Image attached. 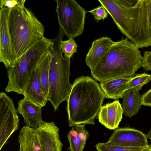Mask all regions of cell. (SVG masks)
<instances>
[{"label":"cell","mask_w":151,"mask_h":151,"mask_svg":"<svg viewBox=\"0 0 151 151\" xmlns=\"http://www.w3.org/2000/svg\"><path fill=\"white\" fill-rule=\"evenodd\" d=\"M132 77H124L100 82V87L105 97L113 99L122 98L129 89V82Z\"/></svg>","instance_id":"obj_15"},{"label":"cell","mask_w":151,"mask_h":151,"mask_svg":"<svg viewBox=\"0 0 151 151\" xmlns=\"http://www.w3.org/2000/svg\"><path fill=\"white\" fill-rule=\"evenodd\" d=\"M19 120L13 101L3 92L0 93V150L19 127Z\"/></svg>","instance_id":"obj_8"},{"label":"cell","mask_w":151,"mask_h":151,"mask_svg":"<svg viewBox=\"0 0 151 151\" xmlns=\"http://www.w3.org/2000/svg\"><path fill=\"white\" fill-rule=\"evenodd\" d=\"M120 6L126 9L134 7L137 4L138 0H114Z\"/></svg>","instance_id":"obj_27"},{"label":"cell","mask_w":151,"mask_h":151,"mask_svg":"<svg viewBox=\"0 0 151 151\" xmlns=\"http://www.w3.org/2000/svg\"><path fill=\"white\" fill-rule=\"evenodd\" d=\"M10 9L4 7L0 11V61L7 69L14 67L17 61L8 27V17Z\"/></svg>","instance_id":"obj_9"},{"label":"cell","mask_w":151,"mask_h":151,"mask_svg":"<svg viewBox=\"0 0 151 151\" xmlns=\"http://www.w3.org/2000/svg\"><path fill=\"white\" fill-rule=\"evenodd\" d=\"M141 105L151 106V88L141 95Z\"/></svg>","instance_id":"obj_28"},{"label":"cell","mask_w":151,"mask_h":151,"mask_svg":"<svg viewBox=\"0 0 151 151\" xmlns=\"http://www.w3.org/2000/svg\"><path fill=\"white\" fill-rule=\"evenodd\" d=\"M85 124H79L72 127L67 135L70 151H83L89 133Z\"/></svg>","instance_id":"obj_19"},{"label":"cell","mask_w":151,"mask_h":151,"mask_svg":"<svg viewBox=\"0 0 151 151\" xmlns=\"http://www.w3.org/2000/svg\"><path fill=\"white\" fill-rule=\"evenodd\" d=\"M146 136L147 138L149 139L151 141V128L147 133Z\"/></svg>","instance_id":"obj_30"},{"label":"cell","mask_w":151,"mask_h":151,"mask_svg":"<svg viewBox=\"0 0 151 151\" xmlns=\"http://www.w3.org/2000/svg\"><path fill=\"white\" fill-rule=\"evenodd\" d=\"M18 141L24 151H43L37 129L23 127L20 131Z\"/></svg>","instance_id":"obj_17"},{"label":"cell","mask_w":151,"mask_h":151,"mask_svg":"<svg viewBox=\"0 0 151 151\" xmlns=\"http://www.w3.org/2000/svg\"><path fill=\"white\" fill-rule=\"evenodd\" d=\"M78 46L73 38H70L66 40L62 41L61 49L64 56L70 59L74 54L77 52Z\"/></svg>","instance_id":"obj_23"},{"label":"cell","mask_w":151,"mask_h":151,"mask_svg":"<svg viewBox=\"0 0 151 151\" xmlns=\"http://www.w3.org/2000/svg\"><path fill=\"white\" fill-rule=\"evenodd\" d=\"M146 135L142 131L129 127L114 130L107 142L116 146L127 147H143L149 145Z\"/></svg>","instance_id":"obj_10"},{"label":"cell","mask_w":151,"mask_h":151,"mask_svg":"<svg viewBox=\"0 0 151 151\" xmlns=\"http://www.w3.org/2000/svg\"><path fill=\"white\" fill-rule=\"evenodd\" d=\"M137 87L131 88L126 91L122 98L123 113L131 118L136 115L141 108V95Z\"/></svg>","instance_id":"obj_18"},{"label":"cell","mask_w":151,"mask_h":151,"mask_svg":"<svg viewBox=\"0 0 151 151\" xmlns=\"http://www.w3.org/2000/svg\"><path fill=\"white\" fill-rule=\"evenodd\" d=\"M42 108L24 98L18 101L17 110L23 116L26 126L37 129L44 122L41 117Z\"/></svg>","instance_id":"obj_13"},{"label":"cell","mask_w":151,"mask_h":151,"mask_svg":"<svg viewBox=\"0 0 151 151\" xmlns=\"http://www.w3.org/2000/svg\"><path fill=\"white\" fill-rule=\"evenodd\" d=\"M148 146L127 147L116 146L107 142H100L97 143L95 146L97 151H146Z\"/></svg>","instance_id":"obj_21"},{"label":"cell","mask_w":151,"mask_h":151,"mask_svg":"<svg viewBox=\"0 0 151 151\" xmlns=\"http://www.w3.org/2000/svg\"><path fill=\"white\" fill-rule=\"evenodd\" d=\"M65 35L62 29L59 27L58 35L51 40L52 43L49 50L51 58L49 68L48 101L51 103L55 111L57 110L63 101H67L72 87L69 81L70 59L64 56L61 49V42Z\"/></svg>","instance_id":"obj_5"},{"label":"cell","mask_w":151,"mask_h":151,"mask_svg":"<svg viewBox=\"0 0 151 151\" xmlns=\"http://www.w3.org/2000/svg\"><path fill=\"white\" fill-rule=\"evenodd\" d=\"M26 0H0V7L12 8L18 7L23 8L24 6Z\"/></svg>","instance_id":"obj_25"},{"label":"cell","mask_w":151,"mask_h":151,"mask_svg":"<svg viewBox=\"0 0 151 151\" xmlns=\"http://www.w3.org/2000/svg\"><path fill=\"white\" fill-rule=\"evenodd\" d=\"M23 94L24 98L42 107L48 101L43 91L38 66L33 71Z\"/></svg>","instance_id":"obj_14"},{"label":"cell","mask_w":151,"mask_h":151,"mask_svg":"<svg viewBox=\"0 0 151 151\" xmlns=\"http://www.w3.org/2000/svg\"><path fill=\"white\" fill-rule=\"evenodd\" d=\"M59 27L65 35L74 39L84 31L86 12L75 0H55Z\"/></svg>","instance_id":"obj_7"},{"label":"cell","mask_w":151,"mask_h":151,"mask_svg":"<svg viewBox=\"0 0 151 151\" xmlns=\"http://www.w3.org/2000/svg\"><path fill=\"white\" fill-rule=\"evenodd\" d=\"M8 24L13 51L17 61L44 37V26L32 10L25 6L11 8Z\"/></svg>","instance_id":"obj_4"},{"label":"cell","mask_w":151,"mask_h":151,"mask_svg":"<svg viewBox=\"0 0 151 151\" xmlns=\"http://www.w3.org/2000/svg\"><path fill=\"white\" fill-rule=\"evenodd\" d=\"M146 151H151V146L149 145L147 148V149Z\"/></svg>","instance_id":"obj_31"},{"label":"cell","mask_w":151,"mask_h":151,"mask_svg":"<svg viewBox=\"0 0 151 151\" xmlns=\"http://www.w3.org/2000/svg\"><path fill=\"white\" fill-rule=\"evenodd\" d=\"M87 12L92 14L95 19L97 21L104 20L107 18L109 14L104 6L101 4Z\"/></svg>","instance_id":"obj_24"},{"label":"cell","mask_w":151,"mask_h":151,"mask_svg":"<svg viewBox=\"0 0 151 151\" xmlns=\"http://www.w3.org/2000/svg\"><path fill=\"white\" fill-rule=\"evenodd\" d=\"M151 81V75L145 73L137 74L132 77L129 82V89L135 87L140 90L143 86Z\"/></svg>","instance_id":"obj_22"},{"label":"cell","mask_w":151,"mask_h":151,"mask_svg":"<svg viewBox=\"0 0 151 151\" xmlns=\"http://www.w3.org/2000/svg\"><path fill=\"white\" fill-rule=\"evenodd\" d=\"M139 48L127 38L114 42L96 65L91 74L100 82L124 77H132L142 67Z\"/></svg>","instance_id":"obj_1"},{"label":"cell","mask_w":151,"mask_h":151,"mask_svg":"<svg viewBox=\"0 0 151 151\" xmlns=\"http://www.w3.org/2000/svg\"><path fill=\"white\" fill-rule=\"evenodd\" d=\"M37 129L43 151H62L59 129L54 122L44 121Z\"/></svg>","instance_id":"obj_11"},{"label":"cell","mask_w":151,"mask_h":151,"mask_svg":"<svg viewBox=\"0 0 151 151\" xmlns=\"http://www.w3.org/2000/svg\"><path fill=\"white\" fill-rule=\"evenodd\" d=\"M150 145L151 146V144Z\"/></svg>","instance_id":"obj_32"},{"label":"cell","mask_w":151,"mask_h":151,"mask_svg":"<svg viewBox=\"0 0 151 151\" xmlns=\"http://www.w3.org/2000/svg\"><path fill=\"white\" fill-rule=\"evenodd\" d=\"M123 108L119 100L101 106L97 116L99 122L106 128L114 130L123 117Z\"/></svg>","instance_id":"obj_12"},{"label":"cell","mask_w":151,"mask_h":151,"mask_svg":"<svg viewBox=\"0 0 151 151\" xmlns=\"http://www.w3.org/2000/svg\"><path fill=\"white\" fill-rule=\"evenodd\" d=\"M126 38L139 48L151 46V25L148 14V0H138L133 7L126 9L114 0H98Z\"/></svg>","instance_id":"obj_2"},{"label":"cell","mask_w":151,"mask_h":151,"mask_svg":"<svg viewBox=\"0 0 151 151\" xmlns=\"http://www.w3.org/2000/svg\"><path fill=\"white\" fill-rule=\"evenodd\" d=\"M142 67L146 71H151V52L150 51L144 52Z\"/></svg>","instance_id":"obj_26"},{"label":"cell","mask_w":151,"mask_h":151,"mask_svg":"<svg viewBox=\"0 0 151 151\" xmlns=\"http://www.w3.org/2000/svg\"><path fill=\"white\" fill-rule=\"evenodd\" d=\"M52 40L45 37L28 50L15 66L7 69L9 79L5 88L8 93L23 94L33 71L49 51Z\"/></svg>","instance_id":"obj_6"},{"label":"cell","mask_w":151,"mask_h":151,"mask_svg":"<svg viewBox=\"0 0 151 151\" xmlns=\"http://www.w3.org/2000/svg\"><path fill=\"white\" fill-rule=\"evenodd\" d=\"M150 51L151 52V50H150Z\"/></svg>","instance_id":"obj_33"},{"label":"cell","mask_w":151,"mask_h":151,"mask_svg":"<svg viewBox=\"0 0 151 151\" xmlns=\"http://www.w3.org/2000/svg\"><path fill=\"white\" fill-rule=\"evenodd\" d=\"M148 14L150 22L151 25V0H148Z\"/></svg>","instance_id":"obj_29"},{"label":"cell","mask_w":151,"mask_h":151,"mask_svg":"<svg viewBox=\"0 0 151 151\" xmlns=\"http://www.w3.org/2000/svg\"><path fill=\"white\" fill-rule=\"evenodd\" d=\"M114 42L110 38L105 36L93 42L85 59L86 63L90 70L94 68Z\"/></svg>","instance_id":"obj_16"},{"label":"cell","mask_w":151,"mask_h":151,"mask_svg":"<svg viewBox=\"0 0 151 151\" xmlns=\"http://www.w3.org/2000/svg\"><path fill=\"white\" fill-rule=\"evenodd\" d=\"M51 58V54L49 50L38 65L43 91L47 101L49 94V72Z\"/></svg>","instance_id":"obj_20"},{"label":"cell","mask_w":151,"mask_h":151,"mask_svg":"<svg viewBox=\"0 0 151 151\" xmlns=\"http://www.w3.org/2000/svg\"><path fill=\"white\" fill-rule=\"evenodd\" d=\"M99 85L91 77L82 76L76 79L67 101L68 125H94L105 98Z\"/></svg>","instance_id":"obj_3"}]
</instances>
